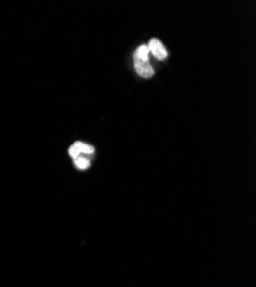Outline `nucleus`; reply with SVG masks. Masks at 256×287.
<instances>
[{
	"mask_svg": "<svg viewBox=\"0 0 256 287\" xmlns=\"http://www.w3.org/2000/svg\"><path fill=\"white\" fill-rule=\"evenodd\" d=\"M148 55H149V50L146 45L139 46L136 52H134V57L141 59V60H148L149 59Z\"/></svg>",
	"mask_w": 256,
	"mask_h": 287,
	"instance_id": "39448f33",
	"label": "nucleus"
},
{
	"mask_svg": "<svg viewBox=\"0 0 256 287\" xmlns=\"http://www.w3.org/2000/svg\"><path fill=\"white\" fill-rule=\"evenodd\" d=\"M133 59H134V68H136L137 72L141 77L149 78V77L154 75V69H153L149 60H141V59L134 57V55Z\"/></svg>",
	"mask_w": 256,
	"mask_h": 287,
	"instance_id": "f257e3e1",
	"label": "nucleus"
},
{
	"mask_svg": "<svg viewBox=\"0 0 256 287\" xmlns=\"http://www.w3.org/2000/svg\"><path fill=\"white\" fill-rule=\"evenodd\" d=\"M147 47H148L149 52H152L153 54L155 55L156 58L160 59V60H162V59L167 58L168 53H167L166 47L163 46V44L161 43L159 39H156V38L151 39V42H149Z\"/></svg>",
	"mask_w": 256,
	"mask_h": 287,
	"instance_id": "f03ea898",
	"label": "nucleus"
},
{
	"mask_svg": "<svg viewBox=\"0 0 256 287\" xmlns=\"http://www.w3.org/2000/svg\"><path fill=\"white\" fill-rule=\"evenodd\" d=\"M74 145L76 146V148L79 150L80 154H86V155H91V154L94 153V147L91 145H87L85 143L82 142H76Z\"/></svg>",
	"mask_w": 256,
	"mask_h": 287,
	"instance_id": "7ed1b4c3",
	"label": "nucleus"
},
{
	"mask_svg": "<svg viewBox=\"0 0 256 287\" xmlns=\"http://www.w3.org/2000/svg\"><path fill=\"white\" fill-rule=\"evenodd\" d=\"M74 162L79 170H85V169H87L91 165L90 159H87L85 156H78L77 159L74 160Z\"/></svg>",
	"mask_w": 256,
	"mask_h": 287,
	"instance_id": "20e7f679",
	"label": "nucleus"
}]
</instances>
